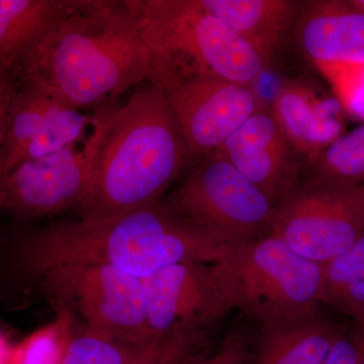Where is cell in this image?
I'll use <instances>...</instances> for the list:
<instances>
[{
    "label": "cell",
    "instance_id": "19",
    "mask_svg": "<svg viewBox=\"0 0 364 364\" xmlns=\"http://www.w3.org/2000/svg\"><path fill=\"white\" fill-rule=\"evenodd\" d=\"M183 336L136 345L83 326L69 337L58 364H159Z\"/></svg>",
    "mask_w": 364,
    "mask_h": 364
},
{
    "label": "cell",
    "instance_id": "1",
    "mask_svg": "<svg viewBox=\"0 0 364 364\" xmlns=\"http://www.w3.org/2000/svg\"><path fill=\"white\" fill-rule=\"evenodd\" d=\"M13 248L16 268L36 279L61 265L100 264L143 279L176 263L217 262L230 246L189 224L162 200L111 219L72 218L21 228Z\"/></svg>",
    "mask_w": 364,
    "mask_h": 364
},
{
    "label": "cell",
    "instance_id": "10",
    "mask_svg": "<svg viewBox=\"0 0 364 364\" xmlns=\"http://www.w3.org/2000/svg\"><path fill=\"white\" fill-rule=\"evenodd\" d=\"M152 338L203 337L234 311L214 263H176L142 279Z\"/></svg>",
    "mask_w": 364,
    "mask_h": 364
},
{
    "label": "cell",
    "instance_id": "17",
    "mask_svg": "<svg viewBox=\"0 0 364 364\" xmlns=\"http://www.w3.org/2000/svg\"><path fill=\"white\" fill-rule=\"evenodd\" d=\"M208 13L243 38L268 63L301 2L291 0H198Z\"/></svg>",
    "mask_w": 364,
    "mask_h": 364
},
{
    "label": "cell",
    "instance_id": "27",
    "mask_svg": "<svg viewBox=\"0 0 364 364\" xmlns=\"http://www.w3.org/2000/svg\"><path fill=\"white\" fill-rule=\"evenodd\" d=\"M355 322L358 327V337L364 343V316L363 318H359V320L355 321Z\"/></svg>",
    "mask_w": 364,
    "mask_h": 364
},
{
    "label": "cell",
    "instance_id": "21",
    "mask_svg": "<svg viewBox=\"0 0 364 364\" xmlns=\"http://www.w3.org/2000/svg\"><path fill=\"white\" fill-rule=\"evenodd\" d=\"M310 168L311 179L364 184V124L340 136Z\"/></svg>",
    "mask_w": 364,
    "mask_h": 364
},
{
    "label": "cell",
    "instance_id": "23",
    "mask_svg": "<svg viewBox=\"0 0 364 364\" xmlns=\"http://www.w3.org/2000/svg\"><path fill=\"white\" fill-rule=\"evenodd\" d=\"M344 112L364 121V64L318 63Z\"/></svg>",
    "mask_w": 364,
    "mask_h": 364
},
{
    "label": "cell",
    "instance_id": "13",
    "mask_svg": "<svg viewBox=\"0 0 364 364\" xmlns=\"http://www.w3.org/2000/svg\"><path fill=\"white\" fill-rule=\"evenodd\" d=\"M88 0H0V105L11 97L21 64Z\"/></svg>",
    "mask_w": 364,
    "mask_h": 364
},
{
    "label": "cell",
    "instance_id": "14",
    "mask_svg": "<svg viewBox=\"0 0 364 364\" xmlns=\"http://www.w3.org/2000/svg\"><path fill=\"white\" fill-rule=\"evenodd\" d=\"M343 112L336 97H318L310 85L299 81L279 88L272 109L287 141L309 166L343 135Z\"/></svg>",
    "mask_w": 364,
    "mask_h": 364
},
{
    "label": "cell",
    "instance_id": "26",
    "mask_svg": "<svg viewBox=\"0 0 364 364\" xmlns=\"http://www.w3.org/2000/svg\"><path fill=\"white\" fill-rule=\"evenodd\" d=\"M200 344L193 339L183 338L179 340L169 353L159 364H179L188 356L198 352Z\"/></svg>",
    "mask_w": 364,
    "mask_h": 364
},
{
    "label": "cell",
    "instance_id": "7",
    "mask_svg": "<svg viewBox=\"0 0 364 364\" xmlns=\"http://www.w3.org/2000/svg\"><path fill=\"white\" fill-rule=\"evenodd\" d=\"M114 107L95 112L97 119L82 144L39 159L18 163L0 177V207L20 225L81 205L92 186L100 150Z\"/></svg>",
    "mask_w": 364,
    "mask_h": 364
},
{
    "label": "cell",
    "instance_id": "9",
    "mask_svg": "<svg viewBox=\"0 0 364 364\" xmlns=\"http://www.w3.org/2000/svg\"><path fill=\"white\" fill-rule=\"evenodd\" d=\"M272 235L318 264L338 257L364 235V184L310 179L277 205Z\"/></svg>",
    "mask_w": 364,
    "mask_h": 364
},
{
    "label": "cell",
    "instance_id": "12",
    "mask_svg": "<svg viewBox=\"0 0 364 364\" xmlns=\"http://www.w3.org/2000/svg\"><path fill=\"white\" fill-rule=\"evenodd\" d=\"M219 150L277 208L298 186L296 151L272 112H256Z\"/></svg>",
    "mask_w": 364,
    "mask_h": 364
},
{
    "label": "cell",
    "instance_id": "8",
    "mask_svg": "<svg viewBox=\"0 0 364 364\" xmlns=\"http://www.w3.org/2000/svg\"><path fill=\"white\" fill-rule=\"evenodd\" d=\"M40 289L54 305L75 313L85 326L136 345L154 340L148 324L142 279L100 264H67L41 274Z\"/></svg>",
    "mask_w": 364,
    "mask_h": 364
},
{
    "label": "cell",
    "instance_id": "11",
    "mask_svg": "<svg viewBox=\"0 0 364 364\" xmlns=\"http://www.w3.org/2000/svg\"><path fill=\"white\" fill-rule=\"evenodd\" d=\"M161 90L193 163L219 149L261 109L259 98L251 86L224 79L189 78Z\"/></svg>",
    "mask_w": 364,
    "mask_h": 364
},
{
    "label": "cell",
    "instance_id": "29",
    "mask_svg": "<svg viewBox=\"0 0 364 364\" xmlns=\"http://www.w3.org/2000/svg\"><path fill=\"white\" fill-rule=\"evenodd\" d=\"M358 337V336H356ZM359 343H360V358H359V363L358 364H364V343L363 341H361L360 339L358 338Z\"/></svg>",
    "mask_w": 364,
    "mask_h": 364
},
{
    "label": "cell",
    "instance_id": "16",
    "mask_svg": "<svg viewBox=\"0 0 364 364\" xmlns=\"http://www.w3.org/2000/svg\"><path fill=\"white\" fill-rule=\"evenodd\" d=\"M342 335L336 325L318 313L261 326L249 364H323Z\"/></svg>",
    "mask_w": 364,
    "mask_h": 364
},
{
    "label": "cell",
    "instance_id": "20",
    "mask_svg": "<svg viewBox=\"0 0 364 364\" xmlns=\"http://www.w3.org/2000/svg\"><path fill=\"white\" fill-rule=\"evenodd\" d=\"M322 265L323 304L358 321L364 316V235L353 247Z\"/></svg>",
    "mask_w": 364,
    "mask_h": 364
},
{
    "label": "cell",
    "instance_id": "25",
    "mask_svg": "<svg viewBox=\"0 0 364 364\" xmlns=\"http://www.w3.org/2000/svg\"><path fill=\"white\" fill-rule=\"evenodd\" d=\"M360 358V343L358 337L342 335L334 344L323 364H358Z\"/></svg>",
    "mask_w": 364,
    "mask_h": 364
},
{
    "label": "cell",
    "instance_id": "22",
    "mask_svg": "<svg viewBox=\"0 0 364 364\" xmlns=\"http://www.w3.org/2000/svg\"><path fill=\"white\" fill-rule=\"evenodd\" d=\"M95 112L88 114L73 107H62L49 117L39 133L26 145L16 165L26 160L39 159L77 144L82 140L87 126L95 124Z\"/></svg>",
    "mask_w": 364,
    "mask_h": 364
},
{
    "label": "cell",
    "instance_id": "24",
    "mask_svg": "<svg viewBox=\"0 0 364 364\" xmlns=\"http://www.w3.org/2000/svg\"><path fill=\"white\" fill-rule=\"evenodd\" d=\"M250 340L242 329L233 330L223 339L214 352L208 354L195 353L179 364H249Z\"/></svg>",
    "mask_w": 364,
    "mask_h": 364
},
{
    "label": "cell",
    "instance_id": "5",
    "mask_svg": "<svg viewBox=\"0 0 364 364\" xmlns=\"http://www.w3.org/2000/svg\"><path fill=\"white\" fill-rule=\"evenodd\" d=\"M215 265L234 310L261 326L314 315L323 304L322 265L274 235L230 247Z\"/></svg>",
    "mask_w": 364,
    "mask_h": 364
},
{
    "label": "cell",
    "instance_id": "2",
    "mask_svg": "<svg viewBox=\"0 0 364 364\" xmlns=\"http://www.w3.org/2000/svg\"><path fill=\"white\" fill-rule=\"evenodd\" d=\"M150 74V52L126 1L88 0L23 62L13 90L33 79L69 107L97 112L116 105Z\"/></svg>",
    "mask_w": 364,
    "mask_h": 364
},
{
    "label": "cell",
    "instance_id": "28",
    "mask_svg": "<svg viewBox=\"0 0 364 364\" xmlns=\"http://www.w3.org/2000/svg\"><path fill=\"white\" fill-rule=\"evenodd\" d=\"M352 6H355L359 11L364 13V0H349Z\"/></svg>",
    "mask_w": 364,
    "mask_h": 364
},
{
    "label": "cell",
    "instance_id": "15",
    "mask_svg": "<svg viewBox=\"0 0 364 364\" xmlns=\"http://www.w3.org/2000/svg\"><path fill=\"white\" fill-rule=\"evenodd\" d=\"M299 39L314 64H364V13L350 1L309 2L299 18Z\"/></svg>",
    "mask_w": 364,
    "mask_h": 364
},
{
    "label": "cell",
    "instance_id": "18",
    "mask_svg": "<svg viewBox=\"0 0 364 364\" xmlns=\"http://www.w3.org/2000/svg\"><path fill=\"white\" fill-rule=\"evenodd\" d=\"M64 107L69 105L38 81L26 79L18 85L0 112V177L14 168L26 145Z\"/></svg>",
    "mask_w": 364,
    "mask_h": 364
},
{
    "label": "cell",
    "instance_id": "6",
    "mask_svg": "<svg viewBox=\"0 0 364 364\" xmlns=\"http://www.w3.org/2000/svg\"><path fill=\"white\" fill-rule=\"evenodd\" d=\"M163 200L189 224L233 247L272 234L277 207L219 149Z\"/></svg>",
    "mask_w": 364,
    "mask_h": 364
},
{
    "label": "cell",
    "instance_id": "4",
    "mask_svg": "<svg viewBox=\"0 0 364 364\" xmlns=\"http://www.w3.org/2000/svg\"><path fill=\"white\" fill-rule=\"evenodd\" d=\"M151 56L149 81L160 90L193 77L253 83L267 60L198 0H124Z\"/></svg>",
    "mask_w": 364,
    "mask_h": 364
},
{
    "label": "cell",
    "instance_id": "3",
    "mask_svg": "<svg viewBox=\"0 0 364 364\" xmlns=\"http://www.w3.org/2000/svg\"><path fill=\"white\" fill-rule=\"evenodd\" d=\"M148 83L114 107L92 186L74 208L76 219H111L161 202L193 164L164 93Z\"/></svg>",
    "mask_w": 364,
    "mask_h": 364
}]
</instances>
